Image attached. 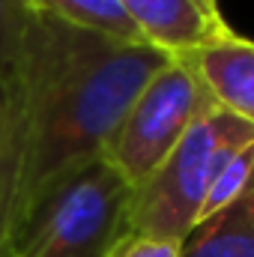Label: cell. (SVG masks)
Listing matches in <instances>:
<instances>
[{
    "label": "cell",
    "mask_w": 254,
    "mask_h": 257,
    "mask_svg": "<svg viewBox=\"0 0 254 257\" xmlns=\"http://www.w3.org/2000/svg\"><path fill=\"white\" fill-rule=\"evenodd\" d=\"M30 15H33V9L27 0H0V105H3L12 75L18 69L21 42H24Z\"/></svg>",
    "instance_id": "obj_10"
},
{
    "label": "cell",
    "mask_w": 254,
    "mask_h": 257,
    "mask_svg": "<svg viewBox=\"0 0 254 257\" xmlns=\"http://www.w3.org/2000/svg\"><path fill=\"white\" fill-rule=\"evenodd\" d=\"M171 57L30 15L3 99L12 132V236L69 177L99 162L141 87ZM9 236V242H12Z\"/></svg>",
    "instance_id": "obj_1"
},
{
    "label": "cell",
    "mask_w": 254,
    "mask_h": 257,
    "mask_svg": "<svg viewBox=\"0 0 254 257\" xmlns=\"http://www.w3.org/2000/svg\"><path fill=\"white\" fill-rule=\"evenodd\" d=\"M111 257H180V242L126 233V236L114 245Z\"/></svg>",
    "instance_id": "obj_12"
},
{
    "label": "cell",
    "mask_w": 254,
    "mask_h": 257,
    "mask_svg": "<svg viewBox=\"0 0 254 257\" xmlns=\"http://www.w3.org/2000/svg\"><path fill=\"white\" fill-rule=\"evenodd\" d=\"M180 60L191 66L215 108L254 128V39L224 27Z\"/></svg>",
    "instance_id": "obj_5"
},
{
    "label": "cell",
    "mask_w": 254,
    "mask_h": 257,
    "mask_svg": "<svg viewBox=\"0 0 254 257\" xmlns=\"http://www.w3.org/2000/svg\"><path fill=\"white\" fill-rule=\"evenodd\" d=\"M141 42L168 54L186 57L212 39L227 21H212L194 0H120Z\"/></svg>",
    "instance_id": "obj_6"
},
{
    "label": "cell",
    "mask_w": 254,
    "mask_h": 257,
    "mask_svg": "<svg viewBox=\"0 0 254 257\" xmlns=\"http://www.w3.org/2000/svg\"><path fill=\"white\" fill-rule=\"evenodd\" d=\"M254 189V138L245 141L242 147H236L215 171L212 183H209V192L203 200V209H200V221L221 212L224 206L236 203L239 197Z\"/></svg>",
    "instance_id": "obj_9"
},
{
    "label": "cell",
    "mask_w": 254,
    "mask_h": 257,
    "mask_svg": "<svg viewBox=\"0 0 254 257\" xmlns=\"http://www.w3.org/2000/svg\"><path fill=\"white\" fill-rule=\"evenodd\" d=\"M212 105L215 102L191 66L171 57L132 99L102 159L123 177L129 189H138Z\"/></svg>",
    "instance_id": "obj_4"
},
{
    "label": "cell",
    "mask_w": 254,
    "mask_h": 257,
    "mask_svg": "<svg viewBox=\"0 0 254 257\" xmlns=\"http://www.w3.org/2000/svg\"><path fill=\"white\" fill-rule=\"evenodd\" d=\"M194 3H197L212 21H224V15H221V3H218V0H194Z\"/></svg>",
    "instance_id": "obj_13"
},
{
    "label": "cell",
    "mask_w": 254,
    "mask_h": 257,
    "mask_svg": "<svg viewBox=\"0 0 254 257\" xmlns=\"http://www.w3.org/2000/svg\"><path fill=\"white\" fill-rule=\"evenodd\" d=\"M27 3L33 12L63 21L69 27L102 33V36L123 39V42H141L120 0H27Z\"/></svg>",
    "instance_id": "obj_8"
},
{
    "label": "cell",
    "mask_w": 254,
    "mask_h": 257,
    "mask_svg": "<svg viewBox=\"0 0 254 257\" xmlns=\"http://www.w3.org/2000/svg\"><path fill=\"white\" fill-rule=\"evenodd\" d=\"M12 177H15L12 132H9L6 111L0 108V257H6L9 236H12Z\"/></svg>",
    "instance_id": "obj_11"
},
{
    "label": "cell",
    "mask_w": 254,
    "mask_h": 257,
    "mask_svg": "<svg viewBox=\"0 0 254 257\" xmlns=\"http://www.w3.org/2000/svg\"><path fill=\"white\" fill-rule=\"evenodd\" d=\"M180 257H254V189L197 221L180 242Z\"/></svg>",
    "instance_id": "obj_7"
},
{
    "label": "cell",
    "mask_w": 254,
    "mask_h": 257,
    "mask_svg": "<svg viewBox=\"0 0 254 257\" xmlns=\"http://www.w3.org/2000/svg\"><path fill=\"white\" fill-rule=\"evenodd\" d=\"M254 128L221 108L203 111L168 159L138 186L129 200V233L183 242L200 221V209L218 165L245 141Z\"/></svg>",
    "instance_id": "obj_2"
},
{
    "label": "cell",
    "mask_w": 254,
    "mask_h": 257,
    "mask_svg": "<svg viewBox=\"0 0 254 257\" xmlns=\"http://www.w3.org/2000/svg\"><path fill=\"white\" fill-rule=\"evenodd\" d=\"M132 189L105 162L57 186L15 230L6 257H111L129 233Z\"/></svg>",
    "instance_id": "obj_3"
}]
</instances>
